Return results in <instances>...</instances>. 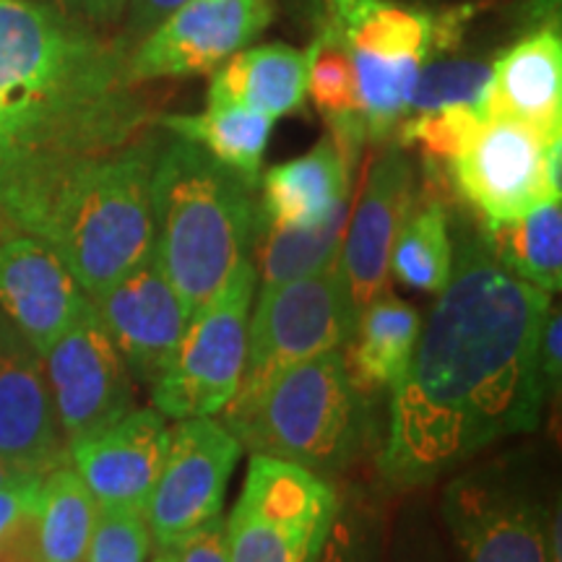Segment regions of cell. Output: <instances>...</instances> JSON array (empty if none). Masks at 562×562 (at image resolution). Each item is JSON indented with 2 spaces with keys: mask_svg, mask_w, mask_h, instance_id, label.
<instances>
[{
  "mask_svg": "<svg viewBox=\"0 0 562 562\" xmlns=\"http://www.w3.org/2000/svg\"><path fill=\"white\" fill-rule=\"evenodd\" d=\"M26 476H40V474L21 472V469H16L11 461H5L3 456H0V490L9 487V484H16L21 480H26Z\"/></svg>",
  "mask_w": 562,
  "mask_h": 562,
  "instance_id": "ab89813d",
  "label": "cell"
},
{
  "mask_svg": "<svg viewBox=\"0 0 562 562\" xmlns=\"http://www.w3.org/2000/svg\"><path fill=\"white\" fill-rule=\"evenodd\" d=\"M128 0H100V21L102 24H110V21H117L123 16Z\"/></svg>",
  "mask_w": 562,
  "mask_h": 562,
  "instance_id": "b9f144b4",
  "label": "cell"
},
{
  "mask_svg": "<svg viewBox=\"0 0 562 562\" xmlns=\"http://www.w3.org/2000/svg\"><path fill=\"white\" fill-rule=\"evenodd\" d=\"M91 307L66 263L37 237L0 229V313L45 355Z\"/></svg>",
  "mask_w": 562,
  "mask_h": 562,
  "instance_id": "ac0fdd59",
  "label": "cell"
},
{
  "mask_svg": "<svg viewBox=\"0 0 562 562\" xmlns=\"http://www.w3.org/2000/svg\"><path fill=\"white\" fill-rule=\"evenodd\" d=\"M550 138L554 136L505 115H484L469 131L451 161V175L482 222L518 220L552 201L544 180Z\"/></svg>",
  "mask_w": 562,
  "mask_h": 562,
  "instance_id": "4fadbf2b",
  "label": "cell"
},
{
  "mask_svg": "<svg viewBox=\"0 0 562 562\" xmlns=\"http://www.w3.org/2000/svg\"><path fill=\"white\" fill-rule=\"evenodd\" d=\"M42 476H26L16 484L0 490V531L9 529L16 518L40 497Z\"/></svg>",
  "mask_w": 562,
  "mask_h": 562,
  "instance_id": "f35d334b",
  "label": "cell"
},
{
  "mask_svg": "<svg viewBox=\"0 0 562 562\" xmlns=\"http://www.w3.org/2000/svg\"><path fill=\"white\" fill-rule=\"evenodd\" d=\"M55 414L68 448L136 409V381L102 326L94 302L42 355Z\"/></svg>",
  "mask_w": 562,
  "mask_h": 562,
  "instance_id": "7c38bea8",
  "label": "cell"
},
{
  "mask_svg": "<svg viewBox=\"0 0 562 562\" xmlns=\"http://www.w3.org/2000/svg\"><path fill=\"white\" fill-rule=\"evenodd\" d=\"M55 3L79 11V13H83V16H89L94 21H100V0H55Z\"/></svg>",
  "mask_w": 562,
  "mask_h": 562,
  "instance_id": "60d3db41",
  "label": "cell"
},
{
  "mask_svg": "<svg viewBox=\"0 0 562 562\" xmlns=\"http://www.w3.org/2000/svg\"><path fill=\"white\" fill-rule=\"evenodd\" d=\"M224 427L250 453L294 463L326 480L360 453L364 396L349 381L344 351L334 349L294 364L250 412Z\"/></svg>",
  "mask_w": 562,
  "mask_h": 562,
  "instance_id": "5b68a950",
  "label": "cell"
},
{
  "mask_svg": "<svg viewBox=\"0 0 562 562\" xmlns=\"http://www.w3.org/2000/svg\"><path fill=\"white\" fill-rule=\"evenodd\" d=\"M273 19V0H186L131 50L138 83L211 74Z\"/></svg>",
  "mask_w": 562,
  "mask_h": 562,
  "instance_id": "5bb4252c",
  "label": "cell"
},
{
  "mask_svg": "<svg viewBox=\"0 0 562 562\" xmlns=\"http://www.w3.org/2000/svg\"><path fill=\"white\" fill-rule=\"evenodd\" d=\"M339 508L328 480L294 463L252 453L240 497L232 508V562H315Z\"/></svg>",
  "mask_w": 562,
  "mask_h": 562,
  "instance_id": "30bf717a",
  "label": "cell"
},
{
  "mask_svg": "<svg viewBox=\"0 0 562 562\" xmlns=\"http://www.w3.org/2000/svg\"><path fill=\"white\" fill-rule=\"evenodd\" d=\"M240 453V440L214 417L180 419L170 427L165 463L144 510L159 550H172L222 516Z\"/></svg>",
  "mask_w": 562,
  "mask_h": 562,
  "instance_id": "8fae6325",
  "label": "cell"
},
{
  "mask_svg": "<svg viewBox=\"0 0 562 562\" xmlns=\"http://www.w3.org/2000/svg\"><path fill=\"white\" fill-rule=\"evenodd\" d=\"M170 425L154 406L131 409L108 430L68 448L74 472L87 484L97 508L146 510L167 456Z\"/></svg>",
  "mask_w": 562,
  "mask_h": 562,
  "instance_id": "d6986e66",
  "label": "cell"
},
{
  "mask_svg": "<svg viewBox=\"0 0 562 562\" xmlns=\"http://www.w3.org/2000/svg\"><path fill=\"white\" fill-rule=\"evenodd\" d=\"M422 318L409 302L383 292L357 315L355 331L344 344L349 381L362 396L391 391L406 375L417 349Z\"/></svg>",
  "mask_w": 562,
  "mask_h": 562,
  "instance_id": "7402d4cb",
  "label": "cell"
},
{
  "mask_svg": "<svg viewBox=\"0 0 562 562\" xmlns=\"http://www.w3.org/2000/svg\"><path fill=\"white\" fill-rule=\"evenodd\" d=\"M552 294L510 277L480 235L459 240L453 273L391 389L378 456L385 487L422 490L495 442L539 427L547 385L539 339Z\"/></svg>",
  "mask_w": 562,
  "mask_h": 562,
  "instance_id": "6da1fadb",
  "label": "cell"
},
{
  "mask_svg": "<svg viewBox=\"0 0 562 562\" xmlns=\"http://www.w3.org/2000/svg\"><path fill=\"white\" fill-rule=\"evenodd\" d=\"M151 562H175V558H172V552L170 550H161L157 558H154Z\"/></svg>",
  "mask_w": 562,
  "mask_h": 562,
  "instance_id": "7bdbcfd3",
  "label": "cell"
},
{
  "mask_svg": "<svg viewBox=\"0 0 562 562\" xmlns=\"http://www.w3.org/2000/svg\"><path fill=\"white\" fill-rule=\"evenodd\" d=\"M349 175L331 136L321 138L307 154L263 175V199H258L263 222L297 229L318 227L349 201Z\"/></svg>",
  "mask_w": 562,
  "mask_h": 562,
  "instance_id": "44dd1931",
  "label": "cell"
},
{
  "mask_svg": "<svg viewBox=\"0 0 562 562\" xmlns=\"http://www.w3.org/2000/svg\"><path fill=\"white\" fill-rule=\"evenodd\" d=\"M328 3H331V5H336V3H339V0H328Z\"/></svg>",
  "mask_w": 562,
  "mask_h": 562,
  "instance_id": "ee69618b",
  "label": "cell"
},
{
  "mask_svg": "<svg viewBox=\"0 0 562 562\" xmlns=\"http://www.w3.org/2000/svg\"><path fill=\"white\" fill-rule=\"evenodd\" d=\"M414 206V172L398 146L378 154L364 175L357 206L349 211L339 250L351 311L360 315L389 292L391 252Z\"/></svg>",
  "mask_w": 562,
  "mask_h": 562,
  "instance_id": "9a60e30c",
  "label": "cell"
},
{
  "mask_svg": "<svg viewBox=\"0 0 562 562\" xmlns=\"http://www.w3.org/2000/svg\"><path fill=\"white\" fill-rule=\"evenodd\" d=\"M334 9L355 60L364 136L383 140L404 121L419 70L456 21L385 0H339Z\"/></svg>",
  "mask_w": 562,
  "mask_h": 562,
  "instance_id": "ba28073f",
  "label": "cell"
},
{
  "mask_svg": "<svg viewBox=\"0 0 562 562\" xmlns=\"http://www.w3.org/2000/svg\"><path fill=\"white\" fill-rule=\"evenodd\" d=\"M0 562H42L40 550V497L0 531Z\"/></svg>",
  "mask_w": 562,
  "mask_h": 562,
  "instance_id": "e575fe53",
  "label": "cell"
},
{
  "mask_svg": "<svg viewBox=\"0 0 562 562\" xmlns=\"http://www.w3.org/2000/svg\"><path fill=\"white\" fill-rule=\"evenodd\" d=\"M307 97L305 53L290 45L243 47L214 70L211 102H232L279 121L302 108Z\"/></svg>",
  "mask_w": 562,
  "mask_h": 562,
  "instance_id": "603a6c76",
  "label": "cell"
},
{
  "mask_svg": "<svg viewBox=\"0 0 562 562\" xmlns=\"http://www.w3.org/2000/svg\"><path fill=\"white\" fill-rule=\"evenodd\" d=\"M383 562H451L438 513L425 497H414L398 510L389 533V547H383Z\"/></svg>",
  "mask_w": 562,
  "mask_h": 562,
  "instance_id": "d6a6232c",
  "label": "cell"
},
{
  "mask_svg": "<svg viewBox=\"0 0 562 562\" xmlns=\"http://www.w3.org/2000/svg\"><path fill=\"white\" fill-rule=\"evenodd\" d=\"M487 115L521 121L542 136L562 133V42L542 30L513 45L492 66Z\"/></svg>",
  "mask_w": 562,
  "mask_h": 562,
  "instance_id": "ffe728a7",
  "label": "cell"
},
{
  "mask_svg": "<svg viewBox=\"0 0 562 562\" xmlns=\"http://www.w3.org/2000/svg\"><path fill=\"white\" fill-rule=\"evenodd\" d=\"M480 240L484 250L510 277L544 292L562 286V209L547 201L529 214L508 222H482Z\"/></svg>",
  "mask_w": 562,
  "mask_h": 562,
  "instance_id": "d4e9b609",
  "label": "cell"
},
{
  "mask_svg": "<svg viewBox=\"0 0 562 562\" xmlns=\"http://www.w3.org/2000/svg\"><path fill=\"white\" fill-rule=\"evenodd\" d=\"M484 115L467 108H448L412 115L402 125V146H417L430 165L451 167L463 138Z\"/></svg>",
  "mask_w": 562,
  "mask_h": 562,
  "instance_id": "836d02e7",
  "label": "cell"
},
{
  "mask_svg": "<svg viewBox=\"0 0 562 562\" xmlns=\"http://www.w3.org/2000/svg\"><path fill=\"white\" fill-rule=\"evenodd\" d=\"M186 0H128V37L140 40L146 37L154 26H159L178 5Z\"/></svg>",
  "mask_w": 562,
  "mask_h": 562,
  "instance_id": "74e56055",
  "label": "cell"
},
{
  "mask_svg": "<svg viewBox=\"0 0 562 562\" xmlns=\"http://www.w3.org/2000/svg\"><path fill=\"white\" fill-rule=\"evenodd\" d=\"M492 81V66L480 60H435L425 63L419 79L414 83L409 110L419 112L467 108L487 115V91Z\"/></svg>",
  "mask_w": 562,
  "mask_h": 562,
  "instance_id": "f546056e",
  "label": "cell"
},
{
  "mask_svg": "<svg viewBox=\"0 0 562 562\" xmlns=\"http://www.w3.org/2000/svg\"><path fill=\"white\" fill-rule=\"evenodd\" d=\"M391 271L419 292L438 294L453 273V240L448 209L438 199L414 203L391 252Z\"/></svg>",
  "mask_w": 562,
  "mask_h": 562,
  "instance_id": "83f0119b",
  "label": "cell"
},
{
  "mask_svg": "<svg viewBox=\"0 0 562 562\" xmlns=\"http://www.w3.org/2000/svg\"><path fill=\"white\" fill-rule=\"evenodd\" d=\"M131 53L50 5L0 0V229L81 159L151 128Z\"/></svg>",
  "mask_w": 562,
  "mask_h": 562,
  "instance_id": "7a4b0ae2",
  "label": "cell"
},
{
  "mask_svg": "<svg viewBox=\"0 0 562 562\" xmlns=\"http://www.w3.org/2000/svg\"><path fill=\"white\" fill-rule=\"evenodd\" d=\"M258 182L243 178L193 140H161L151 178L154 256L195 313L250 261L261 227Z\"/></svg>",
  "mask_w": 562,
  "mask_h": 562,
  "instance_id": "277c9868",
  "label": "cell"
},
{
  "mask_svg": "<svg viewBox=\"0 0 562 562\" xmlns=\"http://www.w3.org/2000/svg\"><path fill=\"white\" fill-rule=\"evenodd\" d=\"M175 562H232L229 560V542H227V524L222 516L182 539L180 544L172 547Z\"/></svg>",
  "mask_w": 562,
  "mask_h": 562,
  "instance_id": "d590c367",
  "label": "cell"
},
{
  "mask_svg": "<svg viewBox=\"0 0 562 562\" xmlns=\"http://www.w3.org/2000/svg\"><path fill=\"white\" fill-rule=\"evenodd\" d=\"M256 290V269L252 261H245L188 318L170 362L151 385L154 409L178 422L222 414L243 375Z\"/></svg>",
  "mask_w": 562,
  "mask_h": 562,
  "instance_id": "9c48e42d",
  "label": "cell"
},
{
  "mask_svg": "<svg viewBox=\"0 0 562 562\" xmlns=\"http://www.w3.org/2000/svg\"><path fill=\"white\" fill-rule=\"evenodd\" d=\"M305 60L307 94L326 117L334 146L351 170L368 136H364L360 94H357L355 60L339 21L334 19L323 26L311 50L305 53Z\"/></svg>",
  "mask_w": 562,
  "mask_h": 562,
  "instance_id": "cb8c5ba5",
  "label": "cell"
},
{
  "mask_svg": "<svg viewBox=\"0 0 562 562\" xmlns=\"http://www.w3.org/2000/svg\"><path fill=\"white\" fill-rule=\"evenodd\" d=\"M97 521V503L74 469H55L40 487L42 562H79Z\"/></svg>",
  "mask_w": 562,
  "mask_h": 562,
  "instance_id": "f1b7e54d",
  "label": "cell"
},
{
  "mask_svg": "<svg viewBox=\"0 0 562 562\" xmlns=\"http://www.w3.org/2000/svg\"><path fill=\"white\" fill-rule=\"evenodd\" d=\"M456 562H560V508L529 459L463 467L438 501Z\"/></svg>",
  "mask_w": 562,
  "mask_h": 562,
  "instance_id": "8992f818",
  "label": "cell"
},
{
  "mask_svg": "<svg viewBox=\"0 0 562 562\" xmlns=\"http://www.w3.org/2000/svg\"><path fill=\"white\" fill-rule=\"evenodd\" d=\"M385 526L381 513L362 497L339 501L331 529L315 562H383Z\"/></svg>",
  "mask_w": 562,
  "mask_h": 562,
  "instance_id": "4dcf8cb0",
  "label": "cell"
},
{
  "mask_svg": "<svg viewBox=\"0 0 562 562\" xmlns=\"http://www.w3.org/2000/svg\"><path fill=\"white\" fill-rule=\"evenodd\" d=\"M151 533L144 510L97 508V521L79 562H146Z\"/></svg>",
  "mask_w": 562,
  "mask_h": 562,
  "instance_id": "1f68e13d",
  "label": "cell"
},
{
  "mask_svg": "<svg viewBox=\"0 0 562 562\" xmlns=\"http://www.w3.org/2000/svg\"><path fill=\"white\" fill-rule=\"evenodd\" d=\"M562 321L560 311L547 313L542 339H539V364H542V378L547 385V396H558L562 378Z\"/></svg>",
  "mask_w": 562,
  "mask_h": 562,
  "instance_id": "8d00e7d4",
  "label": "cell"
},
{
  "mask_svg": "<svg viewBox=\"0 0 562 562\" xmlns=\"http://www.w3.org/2000/svg\"><path fill=\"white\" fill-rule=\"evenodd\" d=\"M355 323L339 256L326 269L258 292L256 313L248 321L243 375L220 414L222 425L250 412L263 391L294 364L341 349Z\"/></svg>",
  "mask_w": 562,
  "mask_h": 562,
  "instance_id": "52a82bcc",
  "label": "cell"
},
{
  "mask_svg": "<svg viewBox=\"0 0 562 562\" xmlns=\"http://www.w3.org/2000/svg\"><path fill=\"white\" fill-rule=\"evenodd\" d=\"M161 128L193 140L224 167L258 182L273 121L240 104L209 100L206 110L199 115L161 117Z\"/></svg>",
  "mask_w": 562,
  "mask_h": 562,
  "instance_id": "484cf974",
  "label": "cell"
},
{
  "mask_svg": "<svg viewBox=\"0 0 562 562\" xmlns=\"http://www.w3.org/2000/svg\"><path fill=\"white\" fill-rule=\"evenodd\" d=\"M347 220L349 201L334 211L331 220H326L313 229L277 227V224L263 222L261 216V227H258L250 256L261 290L286 284V281L326 269L339 256Z\"/></svg>",
  "mask_w": 562,
  "mask_h": 562,
  "instance_id": "4316f807",
  "label": "cell"
},
{
  "mask_svg": "<svg viewBox=\"0 0 562 562\" xmlns=\"http://www.w3.org/2000/svg\"><path fill=\"white\" fill-rule=\"evenodd\" d=\"M0 456L21 472L66 467L68 446L55 414L42 355L0 313Z\"/></svg>",
  "mask_w": 562,
  "mask_h": 562,
  "instance_id": "2e32d148",
  "label": "cell"
},
{
  "mask_svg": "<svg viewBox=\"0 0 562 562\" xmlns=\"http://www.w3.org/2000/svg\"><path fill=\"white\" fill-rule=\"evenodd\" d=\"M94 311L133 381L144 385L159 381L191 318L154 252L100 294Z\"/></svg>",
  "mask_w": 562,
  "mask_h": 562,
  "instance_id": "e0dca14e",
  "label": "cell"
},
{
  "mask_svg": "<svg viewBox=\"0 0 562 562\" xmlns=\"http://www.w3.org/2000/svg\"><path fill=\"white\" fill-rule=\"evenodd\" d=\"M161 140L149 128L123 149L66 167L21 203L9 229L45 243L94 302L154 252L151 178Z\"/></svg>",
  "mask_w": 562,
  "mask_h": 562,
  "instance_id": "3957f363",
  "label": "cell"
}]
</instances>
